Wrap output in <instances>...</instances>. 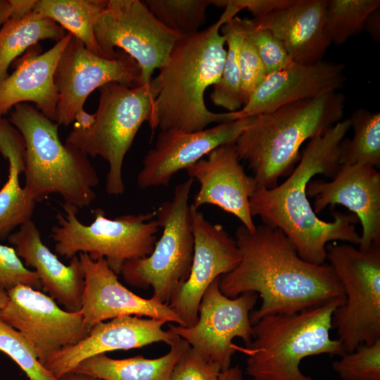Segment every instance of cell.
Segmentation results:
<instances>
[{
    "label": "cell",
    "mask_w": 380,
    "mask_h": 380,
    "mask_svg": "<svg viewBox=\"0 0 380 380\" xmlns=\"http://www.w3.org/2000/svg\"><path fill=\"white\" fill-rule=\"evenodd\" d=\"M7 300V291L0 286V310L6 305Z\"/></svg>",
    "instance_id": "obj_46"
},
{
    "label": "cell",
    "mask_w": 380,
    "mask_h": 380,
    "mask_svg": "<svg viewBox=\"0 0 380 380\" xmlns=\"http://www.w3.org/2000/svg\"><path fill=\"white\" fill-rule=\"evenodd\" d=\"M0 350L18 365L29 380H58L39 362L27 338L1 319Z\"/></svg>",
    "instance_id": "obj_33"
},
{
    "label": "cell",
    "mask_w": 380,
    "mask_h": 380,
    "mask_svg": "<svg viewBox=\"0 0 380 380\" xmlns=\"http://www.w3.org/2000/svg\"><path fill=\"white\" fill-rule=\"evenodd\" d=\"M107 3L108 0H36L32 11L53 20L89 51L103 57L94 27Z\"/></svg>",
    "instance_id": "obj_27"
},
{
    "label": "cell",
    "mask_w": 380,
    "mask_h": 380,
    "mask_svg": "<svg viewBox=\"0 0 380 380\" xmlns=\"http://www.w3.org/2000/svg\"><path fill=\"white\" fill-rule=\"evenodd\" d=\"M53 81L58 94L55 122L59 126L74 122L87 97L104 84L141 85L140 69L127 53L120 51L115 58L102 57L72 34L56 65Z\"/></svg>",
    "instance_id": "obj_13"
},
{
    "label": "cell",
    "mask_w": 380,
    "mask_h": 380,
    "mask_svg": "<svg viewBox=\"0 0 380 380\" xmlns=\"http://www.w3.org/2000/svg\"><path fill=\"white\" fill-rule=\"evenodd\" d=\"M220 366L205 359L190 346L175 364L169 380H218Z\"/></svg>",
    "instance_id": "obj_38"
},
{
    "label": "cell",
    "mask_w": 380,
    "mask_h": 380,
    "mask_svg": "<svg viewBox=\"0 0 380 380\" xmlns=\"http://www.w3.org/2000/svg\"><path fill=\"white\" fill-rule=\"evenodd\" d=\"M255 116L220 123L193 132L160 131L155 146L142 161L137 175L141 189L167 186L179 171L206 156L220 146L235 143Z\"/></svg>",
    "instance_id": "obj_16"
},
{
    "label": "cell",
    "mask_w": 380,
    "mask_h": 380,
    "mask_svg": "<svg viewBox=\"0 0 380 380\" xmlns=\"http://www.w3.org/2000/svg\"><path fill=\"white\" fill-rule=\"evenodd\" d=\"M343 63L319 61L292 63L267 75L240 109L241 118L269 113L286 104L336 91L346 82Z\"/></svg>",
    "instance_id": "obj_21"
},
{
    "label": "cell",
    "mask_w": 380,
    "mask_h": 380,
    "mask_svg": "<svg viewBox=\"0 0 380 380\" xmlns=\"http://www.w3.org/2000/svg\"><path fill=\"white\" fill-rule=\"evenodd\" d=\"M163 319L123 315L100 322L77 343L53 355L44 365L56 379L71 372L80 362L107 352L139 348L157 342L170 346L179 337L163 329Z\"/></svg>",
    "instance_id": "obj_20"
},
{
    "label": "cell",
    "mask_w": 380,
    "mask_h": 380,
    "mask_svg": "<svg viewBox=\"0 0 380 380\" xmlns=\"http://www.w3.org/2000/svg\"><path fill=\"white\" fill-rule=\"evenodd\" d=\"M379 9L370 14L366 20L365 28H367L372 37L376 39H379Z\"/></svg>",
    "instance_id": "obj_42"
},
{
    "label": "cell",
    "mask_w": 380,
    "mask_h": 380,
    "mask_svg": "<svg viewBox=\"0 0 380 380\" xmlns=\"http://www.w3.org/2000/svg\"><path fill=\"white\" fill-rule=\"evenodd\" d=\"M350 128L349 118L342 120L309 140L298 165L281 184L257 189L250 198L253 217L259 216L263 224L281 231L298 255L311 263H324L329 242H360L355 227L359 220L353 213L336 211L333 221H324L314 212L306 193L315 175H335L341 165V143Z\"/></svg>",
    "instance_id": "obj_2"
},
{
    "label": "cell",
    "mask_w": 380,
    "mask_h": 380,
    "mask_svg": "<svg viewBox=\"0 0 380 380\" xmlns=\"http://www.w3.org/2000/svg\"><path fill=\"white\" fill-rule=\"evenodd\" d=\"M0 29V82L15 58L44 39H62L67 32L53 20L32 11L23 18H9Z\"/></svg>",
    "instance_id": "obj_28"
},
{
    "label": "cell",
    "mask_w": 380,
    "mask_h": 380,
    "mask_svg": "<svg viewBox=\"0 0 380 380\" xmlns=\"http://www.w3.org/2000/svg\"><path fill=\"white\" fill-rule=\"evenodd\" d=\"M79 258L84 274L80 311L90 330L96 324L123 315L163 319L183 326L168 304L152 296L142 298L126 288L104 258L91 259L87 253Z\"/></svg>",
    "instance_id": "obj_17"
},
{
    "label": "cell",
    "mask_w": 380,
    "mask_h": 380,
    "mask_svg": "<svg viewBox=\"0 0 380 380\" xmlns=\"http://www.w3.org/2000/svg\"><path fill=\"white\" fill-rule=\"evenodd\" d=\"M11 7V19L25 17L32 11L36 0H8Z\"/></svg>",
    "instance_id": "obj_40"
},
{
    "label": "cell",
    "mask_w": 380,
    "mask_h": 380,
    "mask_svg": "<svg viewBox=\"0 0 380 380\" xmlns=\"http://www.w3.org/2000/svg\"><path fill=\"white\" fill-rule=\"evenodd\" d=\"M194 181L189 177L178 184L172 198L155 211L163 233L151 253L126 261L120 273L132 286L152 287V296L165 304L191 270L194 240L189 197Z\"/></svg>",
    "instance_id": "obj_9"
},
{
    "label": "cell",
    "mask_w": 380,
    "mask_h": 380,
    "mask_svg": "<svg viewBox=\"0 0 380 380\" xmlns=\"http://www.w3.org/2000/svg\"><path fill=\"white\" fill-rule=\"evenodd\" d=\"M240 90L243 106L267 75L265 67L253 46L243 39L239 51Z\"/></svg>",
    "instance_id": "obj_36"
},
{
    "label": "cell",
    "mask_w": 380,
    "mask_h": 380,
    "mask_svg": "<svg viewBox=\"0 0 380 380\" xmlns=\"http://www.w3.org/2000/svg\"><path fill=\"white\" fill-rule=\"evenodd\" d=\"M345 100L336 91L255 117L234 144L240 160L253 173L257 189L276 186L293 171L302 144L343 120Z\"/></svg>",
    "instance_id": "obj_4"
},
{
    "label": "cell",
    "mask_w": 380,
    "mask_h": 380,
    "mask_svg": "<svg viewBox=\"0 0 380 380\" xmlns=\"http://www.w3.org/2000/svg\"><path fill=\"white\" fill-rule=\"evenodd\" d=\"M9 121L25 143L24 189L27 195L37 202L55 193L61 196L64 203L78 209L89 207L96 198L94 189L99 178L88 156L63 143L59 125L32 105H15Z\"/></svg>",
    "instance_id": "obj_5"
},
{
    "label": "cell",
    "mask_w": 380,
    "mask_h": 380,
    "mask_svg": "<svg viewBox=\"0 0 380 380\" xmlns=\"http://www.w3.org/2000/svg\"><path fill=\"white\" fill-rule=\"evenodd\" d=\"M353 136L340 146L341 165L380 167V113L359 108L349 118Z\"/></svg>",
    "instance_id": "obj_29"
},
{
    "label": "cell",
    "mask_w": 380,
    "mask_h": 380,
    "mask_svg": "<svg viewBox=\"0 0 380 380\" xmlns=\"http://www.w3.org/2000/svg\"><path fill=\"white\" fill-rule=\"evenodd\" d=\"M257 300L254 292L226 296L220 289L218 278L202 297L196 322L191 327L170 325L168 329L205 359L217 364L222 372L231 367L236 350L233 339L240 338L246 346L253 339L250 312Z\"/></svg>",
    "instance_id": "obj_12"
},
{
    "label": "cell",
    "mask_w": 380,
    "mask_h": 380,
    "mask_svg": "<svg viewBox=\"0 0 380 380\" xmlns=\"http://www.w3.org/2000/svg\"><path fill=\"white\" fill-rule=\"evenodd\" d=\"M244 39L256 50L267 75L291 65L292 60L283 43L270 30L256 26L252 19L239 18Z\"/></svg>",
    "instance_id": "obj_35"
},
{
    "label": "cell",
    "mask_w": 380,
    "mask_h": 380,
    "mask_svg": "<svg viewBox=\"0 0 380 380\" xmlns=\"http://www.w3.org/2000/svg\"><path fill=\"white\" fill-rule=\"evenodd\" d=\"M331 181L310 180L308 196L314 197L315 214L327 206L342 205L360 222L359 248L380 245V173L367 165H341Z\"/></svg>",
    "instance_id": "obj_18"
},
{
    "label": "cell",
    "mask_w": 380,
    "mask_h": 380,
    "mask_svg": "<svg viewBox=\"0 0 380 380\" xmlns=\"http://www.w3.org/2000/svg\"><path fill=\"white\" fill-rule=\"evenodd\" d=\"M327 0H294L253 23L270 30L284 44L293 62L312 64L322 61L331 44L326 29Z\"/></svg>",
    "instance_id": "obj_23"
},
{
    "label": "cell",
    "mask_w": 380,
    "mask_h": 380,
    "mask_svg": "<svg viewBox=\"0 0 380 380\" xmlns=\"http://www.w3.org/2000/svg\"><path fill=\"white\" fill-rule=\"evenodd\" d=\"M63 208L51 234L56 253L67 258L77 253L93 260L104 258L118 275L126 261L151 253L160 229L155 211L110 219L103 209L96 208L94 220L84 224L77 218V208L64 203Z\"/></svg>",
    "instance_id": "obj_8"
},
{
    "label": "cell",
    "mask_w": 380,
    "mask_h": 380,
    "mask_svg": "<svg viewBox=\"0 0 380 380\" xmlns=\"http://www.w3.org/2000/svg\"><path fill=\"white\" fill-rule=\"evenodd\" d=\"M238 16L230 18L220 29L227 45L226 58L221 77L213 86L210 94L212 102L228 112L241 109L243 102L240 90L239 51L243 39Z\"/></svg>",
    "instance_id": "obj_30"
},
{
    "label": "cell",
    "mask_w": 380,
    "mask_h": 380,
    "mask_svg": "<svg viewBox=\"0 0 380 380\" xmlns=\"http://www.w3.org/2000/svg\"><path fill=\"white\" fill-rule=\"evenodd\" d=\"M11 15V7L8 0H0V25L6 23Z\"/></svg>",
    "instance_id": "obj_45"
},
{
    "label": "cell",
    "mask_w": 380,
    "mask_h": 380,
    "mask_svg": "<svg viewBox=\"0 0 380 380\" xmlns=\"http://www.w3.org/2000/svg\"><path fill=\"white\" fill-rule=\"evenodd\" d=\"M235 144L217 147L186 171L197 180L199 189L192 205L198 209L209 204L237 217L248 231L255 224L250 209V198L257 190L252 176L248 175L240 163Z\"/></svg>",
    "instance_id": "obj_19"
},
{
    "label": "cell",
    "mask_w": 380,
    "mask_h": 380,
    "mask_svg": "<svg viewBox=\"0 0 380 380\" xmlns=\"http://www.w3.org/2000/svg\"><path fill=\"white\" fill-rule=\"evenodd\" d=\"M345 299L291 315L265 316L253 324V339L241 349L253 380H312L300 369L305 357L342 355L341 341L330 337L332 316Z\"/></svg>",
    "instance_id": "obj_6"
},
{
    "label": "cell",
    "mask_w": 380,
    "mask_h": 380,
    "mask_svg": "<svg viewBox=\"0 0 380 380\" xmlns=\"http://www.w3.org/2000/svg\"><path fill=\"white\" fill-rule=\"evenodd\" d=\"M191 218L194 245L190 273L168 303L183 327H191L196 322L206 289L215 279L233 270L241 260L235 239L221 224L208 221L192 204Z\"/></svg>",
    "instance_id": "obj_15"
},
{
    "label": "cell",
    "mask_w": 380,
    "mask_h": 380,
    "mask_svg": "<svg viewBox=\"0 0 380 380\" xmlns=\"http://www.w3.org/2000/svg\"><path fill=\"white\" fill-rule=\"evenodd\" d=\"M95 119V114H90L86 112L84 109L79 111L74 120L75 129L80 130H86L91 127Z\"/></svg>",
    "instance_id": "obj_41"
},
{
    "label": "cell",
    "mask_w": 380,
    "mask_h": 380,
    "mask_svg": "<svg viewBox=\"0 0 380 380\" xmlns=\"http://www.w3.org/2000/svg\"><path fill=\"white\" fill-rule=\"evenodd\" d=\"M231 4L241 10L248 11L253 18H263L271 13L287 7L294 0H229Z\"/></svg>",
    "instance_id": "obj_39"
},
{
    "label": "cell",
    "mask_w": 380,
    "mask_h": 380,
    "mask_svg": "<svg viewBox=\"0 0 380 380\" xmlns=\"http://www.w3.org/2000/svg\"><path fill=\"white\" fill-rule=\"evenodd\" d=\"M218 380H243L242 371L238 365L230 367L220 372Z\"/></svg>",
    "instance_id": "obj_43"
},
{
    "label": "cell",
    "mask_w": 380,
    "mask_h": 380,
    "mask_svg": "<svg viewBox=\"0 0 380 380\" xmlns=\"http://www.w3.org/2000/svg\"><path fill=\"white\" fill-rule=\"evenodd\" d=\"M70 37L67 33L47 51L24 60L0 82V118L17 104L32 102L37 109L55 122L58 94L53 75Z\"/></svg>",
    "instance_id": "obj_24"
},
{
    "label": "cell",
    "mask_w": 380,
    "mask_h": 380,
    "mask_svg": "<svg viewBox=\"0 0 380 380\" xmlns=\"http://www.w3.org/2000/svg\"><path fill=\"white\" fill-rule=\"evenodd\" d=\"M189 346L179 338L168 353L157 358L137 355L113 359L102 353L82 361L71 372L105 380H169L175 364Z\"/></svg>",
    "instance_id": "obj_26"
},
{
    "label": "cell",
    "mask_w": 380,
    "mask_h": 380,
    "mask_svg": "<svg viewBox=\"0 0 380 380\" xmlns=\"http://www.w3.org/2000/svg\"><path fill=\"white\" fill-rule=\"evenodd\" d=\"M99 90V101L93 125L86 130L73 128L65 143L87 156L106 160V192L120 196L125 189L122 176L125 157L141 125L149 120L156 91L151 81L133 87L110 82Z\"/></svg>",
    "instance_id": "obj_7"
},
{
    "label": "cell",
    "mask_w": 380,
    "mask_h": 380,
    "mask_svg": "<svg viewBox=\"0 0 380 380\" xmlns=\"http://www.w3.org/2000/svg\"><path fill=\"white\" fill-rule=\"evenodd\" d=\"M7 240L25 265L34 268L42 289L66 310L79 311L84 289V274L79 256L63 264L43 243L41 234L31 220L12 232Z\"/></svg>",
    "instance_id": "obj_22"
},
{
    "label": "cell",
    "mask_w": 380,
    "mask_h": 380,
    "mask_svg": "<svg viewBox=\"0 0 380 380\" xmlns=\"http://www.w3.org/2000/svg\"><path fill=\"white\" fill-rule=\"evenodd\" d=\"M0 153L8 163L7 180L0 189V240L4 241L15 228L32 220L37 203L20 183L25 167L24 139L4 118H0Z\"/></svg>",
    "instance_id": "obj_25"
},
{
    "label": "cell",
    "mask_w": 380,
    "mask_h": 380,
    "mask_svg": "<svg viewBox=\"0 0 380 380\" xmlns=\"http://www.w3.org/2000/svg\"><path fill=\"white\" fill-rule=\"evenodd\" d=\"M103 57L115 58L120 49L134 59L141 71V82L148 84L180 35L163 25L139 0H108L94 27Z\"/></svg>",
    "instance_id": "obj_11"
},
{
    "label": "cell",
    "mask_w": 380,
    "mask_h": 380,
    "mask_svg": "<svg viewBox=\"0 0 380 380\" xmlns=\"http://www.w3.org/2000/svg\"><path fill=\"white\" fill-rule=\"evenodd\" d=\"M7 295L0 319L27 338L43 366L57 352L77 343L90 331L80 310H63L39 290L19 284L8 290Z\"/></svg>",
    "instance_id": "obj_14"
},
{
    "label": "cell",
    "mask_w": 380,
    "mask_h": 380,
    "mask_svg": "<svg viewBox=\"0 0 380 380\" xmlns=\"http://www.w3.org/2000/svg\"><path fill=\"white\" fill-rule=\"evenodd\" d=\"M19 284L42 289L36 272L25 267L14 248L0 243V286L8 291Z\"/></svg>",
    "instance_id": "obj_37"
},
{
    "label": "cell",
    "mask_w": 380,
    "mask_h": 380,
    "mask_svg": "<svg viewBox=\"0 0 380 380\" xmlns=\"http://www.w3.org/2000/svg\"><path fill=\"white\" fill-rule=\"evenodd\" d=\"M379 6V0H327L326 29L331 44H342L360 33Z\"/></svg>",
    "instance_id": "obj_31"
},
{
    "label": "cell",
    "mask_w": 380,
    "mask_h": 380,
    "mask_svg": "<svg viewBox=\"0 0 380 380\" xmlns=\"http://www.w3.org/2000/svg\"><path fill=\"white\" fill-rule=\"evenodd\" d=\"M326 259L340 281L345 302L332 316L346 353L380 338V245L360 249L328 243Z\"/></svg>",
    "instance_id": "obj_10"
},
{
    "label": "cell",
    "mask_w": 380,
    "mask_h": 380,
    "mask_svg": "<svg viewBox=\"0 0 380 380\" xmlns=\"http://www.w3.org/2000/svg\"><path fill=\"white\" fill-rule=\"evenodd\" d=\"M340 357L331 367L342 380H380V338Z\"/></svg>",
    "instance_id": "obj_34"
},
{
    "label": "cell",
    "mask_w": 380,
    "mask_h": 380,
    "mask_svg": "<svg viewBox=\"0 0 380 380\" xmlns=\"http://www.w3.org/2000/svg\"><path fill=\"white\" fill-rule=\"evenodd\" d=\"M213 5L224 8L218 20L202 31L180 36L151 80L156 97L148 122L153 130L193 132L241 118L239 110L212 112L204 101L207 89L219 82L226 58L221 27L241 11L229 0H213Z\"/></svg>",
    "instance_id": "obj_3"
},
{
    "label": "cell",
    "mask_w": 380,
    "mask_h": 380,
    "mask_svg": "<svg viewBox=\"0 0 380 380\" xmlns=\"http://www.w3.org/2000/svg\"><path fill=\"white\" fill-rule=\"evenodd\" d=\"M154 16L166 27L186 36L199 32L212 0H146Z\"/></svg>",
    "instance_id": "obj_32"
},
{
    "label": "cell",
    "mask_w": 380,
    "mask_h": 380,
    "mask_svg": "<svg viewBox=\"0 0 380 380\" xmlns=\"http://www.w3.org/2000/svg\"><path fill=\"white\" fill-rule=\"evenodd\" d=\"M235 240L241 260L219 278V287L229 298L246 292L260 296L261 305L250 316L252 324L267 315H291L345 299L332 267L303 260L279 229L262 224L250 232L241 224Z\"/></svg>",
    "instance_id": "obj_1"
},
{
    "label": "cell",
    "mask_w": 380,
    "mask_h": 380,
    "mask_svg": "<svg viewBox=\"0 0 380 380\" xmlns=\"http://www.w3.org/2000/svg\"><path fill=\"white\" fill-rule=\"evenodd\" d=\"M58 380H105L89 374L70 372L60 376Z\"/></svg>",
    "instance_id": "obj_44"
}]
</instances>
